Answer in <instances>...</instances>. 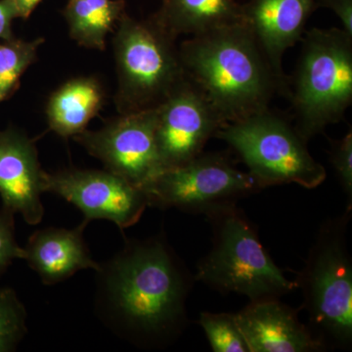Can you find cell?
<instances>
[{"label":"cell","instance_id":"6da1fadb","mask_svg":"<svg viewBox=\"0 0 352 352\" xmlns=\"http://www.w3.org/2000/svg\"><path fill=\"white\" fill-rule=\"evenodd\" d=\"M95 272V314L120 339L139 349H162L184 333L195 277L164 233L124 240Z\"/></svg>","mask_w":352,"mask_h":352},{"label":"cell","instance_id":"7a4b0ae2","mask_svg":"<svg viewBox=\"0 0 352 352\" xmlns=\"http://www.w3.org/2000/svg\"><path fill=\"white\" fill-rule=\"evenodd\" d=\"M185 75L207 97L224 126L288 97L282 78L243 23L192 36L179 45Z\"/></svg>","mask_w":352,"mask_h":352},{"label":"cell","instance_id":"3957f363","mask_svg":"<svg viewBox=\"0 0 352 352\" xmlns=\"http://www.w3.org/2000/svg\"><path fill=\"white\" fill-rule=\"evenodd\" d=\"M205 215L212 226V248L197 266V281L221 294L247 296L250 302L295 291L296 282L275 264L256 227L236 204Z\"/></svg>","mask_w":352,"mask_h":352},{"label":"cell","instance_id":"277c9868","mask_svg":"<svg viewBox=\"0 0 352 352\" xmlns=\"http://www.w3.org/2000/svg\"><path fill=\"white\" fill-rule=\"evenodd\" d=\"M295 73L288 78L295 129L308 143L344 119L352 103V36L342 29L305 32Z\"/></svg>","mask_w":352,"mask_h":352},{"label":"cell","instance_id":"5b68a950","mask_svg":"<svg viewBox=\"0 0 352 352\" xmlns=\"http://www.w3.org/2000/svg\"><path fill=\"white\" fill-rule=\"evenodd\" d=\"M351 210L324 222L305 267L296 280L302 289L315 339L326 351L351 349L352 344V261L346 230Z\"/></svg>","mask_w":352,"mask_h":352},{"label":"cell","instance_id":"8992f818","mask_svg":"<svg viewBox=\"0 0 352 352\" xmlns=\"http://www.w3.org/2000/svg\"><path fill=\"white\" fill-rule=\"evenodd\" d=\"M176 39L152 16L138 20L126 14L120 21L113 38L120 115L159 107L184 80Z\"/></svg>","mask_w":352,"mask_h":352},{"label":"cell","instance_id":"52a82bcc","mask_svg":"<svg viewBox=\"0 0 352 352\" xmlns=\"http://www.w3.org/2000/svg\"><path fill=\"white\" fill-rule=\"evenodd\" d=\"M214 138L239 155L261 189L289 183L314 189L327 177L295 126L270 108L226 124Z\"/></svg>","mask_w":352,"mask_h":352},{"label":"cell","instance_id":"ba28073f","mask_svg":"<svg viewBox=\"0 0 352 352\" xmlns=\"http://www.w3.org/2000/svg\"><path fill=\"white\" fill-rule=\"evenodd\" d=\"M143 190L149 207L205 215L261 189L226 155L203 152L182 166L162 171Z\"/></svg>","mask_w":352,"mask_h":352},{"label":"cell","instance_id":"9c48e42d","mask_svg":"<svg viewBox=\"0 0 352 352\" xmlns=\"http://www.w3.org/2000/svg\"><path fill=\"white\" fill-rule=\"evenodd\" d=\"M156 122V109L124 113L97 131L85 129L73 138L105 170L143 189L162 173Z\"/></svg>","mask_w":352,"mask_h":352},{"label":"cell","instance_id":"30bf717a","mask_svg":"<svg viewBox=\"0 0 352 352\" xmlns=\"http://www.w3.org/2000/svg\"><path fill=\"white\" fill-rule=\"evenodd\" d=\"M44 192L73 204L83 214L82 222L107 219L120 230L138 223L148 205L144 190L104 168H69L45 173Z\"/></svg>","mask_w":352,"mask_h":352},{"label":"cell","instance_id":"8fae6325","mask_svg":"<svg viewBox=\"0 0 352 352\" xmlns=\"http://www.w3.org/2000/svg\"><path fill=\"white\" fill-rule=\"evenodd\" d=\"M156 143L162 171L195 159L224 126L207 97L187 76L156 108Z\"/></svg>","mask_w":352,"mask_h":352},{"label":"cell","instance_id":"7c38bea8","mask_svg":"<svg viewBox=\"0 0 352 352\" xmlns=\"http://www.w3.org/2000/svg\"><path fill=\"white\" fill-rule=\"evenodd\" d=\"M46 171L34 139L17 127L0 131V197L2 207L20 214L29 226L43 219L41 194Z\"/></svg>","mask_w":352,"mask_h":352},{"label":"cell","instance_id":"4fadbf2b","mask_svg":"<svg viewBox=\"0 0 352 352\" xmlns=\"http://www.w3.org/2000/svg\"><path fill=\"white\" fill-rule=\"evenodd\" d=\"M298 312L280 298H265L250 302L235 318L250 352L326 351L300 321Z\"/></svg>","mask_w":352,"mask_h":352},{"label":"cell","instance_id":"5bb4252c","mask_svg":"<svg viewBox=\"0 0 352 352\" xmlns=\"http://www.w3.org/2000/svg\"><path fill=\"white\" fill-rule=\"evenodd\" d=\"M316 0H250L242 4L243 24L252 32L282 78V58L302 41Z\"/></svg>","mask_w":352,"mask_h":352},{"label":"cell","instance_id":"9a60e30c","mask_svg":"<svg viewBox=\"0 0 352 352\" xmlns=\"http://www.w3.org/2000/svg\"><path fill=\"white\" fill-rule=\"evenodd\" d=\"M87 226L82 222L74 229L48 227L32 234L24 259L44 285L61 283L78 271L99 267L83 237Z\"/></svg>","mask_w":352,"mask_h":352},{"label":"cell","instance_id":"2e32d148","mask_svg":"<svg viewBox=\"0 0 352 352\" xmlns=\"http://www.w3.org/2000/svg\"><path fill=\"white\" fill-rule=\"evenodd\" d=\"M106 94L95 76H78L64 82L50 95L45 113L50 131L63 138H75L103 107Z\"/></svg>","mask_w":352,"mask_h":352},{"label":"cell","instance_id":"e0dca14e","mask_svg":"<svg viewBox=\"0 0 352 352\" xmlns=\"http://www.w3.org/2000/svg\"><path fill=\"white\" fill-rule=\"evenodd\" d=\"M153 19L173 38L196 34L243 23L237 0H162Z\"/></svg>","mask_w":352,"mask_h":352},{"label":"cell","instance_id":"ac0fdd59","mask_svg":"<svg viewBox=\"0 0 352 352\" xmlns=\"http://www.w3.org/2000/svg\"><path fill=\"white\" fill-rule=\"evenodd\" d=\"M124 0H69L63 10L72 39L89 50H106L107 38L126 15Z\"/></svg>","mask_w":352,"mask_h":352},{"label":"cell","instance_id":"d6986e66","mask_svg":"<svg viewBox=\"0 0 352 352\" xmlns=\"http://www.w3.org/2000/svg\"><path fill=\"white\" fill-rule=\"evenodd\" d=\"M43 38L23 41L11 38L0 43V103L10 98L19 88L25 72L38 56Z\"/></svg>","mask_w":352,"mask_h":352},{"label":"cell","instance_id":"ffe728a7","mask_svg":"<svg viewBox=\"0 0 352 352\" xmlns=\"http://www.w3.org/2000/svg\"><path fill=\"white\" fill-rule=\"evenodd\" d=\"M27 309L10 287L0 289V352H12L28 333Z\"/></svg>","mask_w":352,"mask_h":352},{"label":"cell","instance_id":"44dd1931","mask_svg":"<svg viewBox=\"0 0 352 352\" xmlns=\"http://www.w3.org/2000/svg\"><path fill=\"white\" fill-rule=\"evenodd\" d=\"M199 325L203 329L212 351L250 352L235 314L201 312Z\"/></svg>","mask_w":352,"mask_h":352},{"label":"cell","instance_id":"7402d4cb","mask_svg":"<svg viewBox=\"0 0 352 352\" xmlns=\"http://www.w3.org/2000/svg\"><path fill=\"white\" fill-rule=\"evenodd\" d=\"M330 162L347 199V210L352 203V131L351 129L340 140L331 142Z\"/></svg>","mask_w":352,"mask_h":352},{"label":"cell","instance_id":"603a6c76","mask_svg":"<svg viewBox=\"0 0 352 352\" xmlns=\"http://www.w3.org/2000/svg\"><path fill=\"white\" fill-rule=\"evenodd\" d=\"M14 215L12 210L0 208V275L8 270L15 259H24V248L16 241Z\"/></svg>","mask_w":352,"mask_h":352},{"label":"cell","instance_id":"cb8c5ba5","mask_svg":"<svg viewBox=\"0 0 352 352\" xmlns=\"http://www.w3.org/2000/svg\"><path fill=\"white\" fill-rule=\"evenodd\" d=\"M316 7L332 10L342 22V30L352 36V0H316Z\"/></svg>","mask_w":352,"mask_h":352},{"label":"cell","instance_id":"d4e9b609","mask_svg":"<svg viewBox=\"0 0 352 352\" xmlns=\"http://www.w3.org/2000/svg\"><path fill=\"white\" fill-rule=\"evenodd\" d=\"M17 18H19V14L15 0H0V41L15 38L12 24Z\"/></svg>","mask_w":352,"mask_h":352},{"label":"cell","instance_id":"484cf974","mask_svg":"<svg viewBox=\"0 0 352 352\" xmlns=\"http://www.w3.org/2000/svg\"><path fill=\"white\" fill-rule=\"evenodd\" d=\"M43 0H15L19 18L28 20Z\"/></svg>","mask_w":352,"mask_h":352}]
</instances>
